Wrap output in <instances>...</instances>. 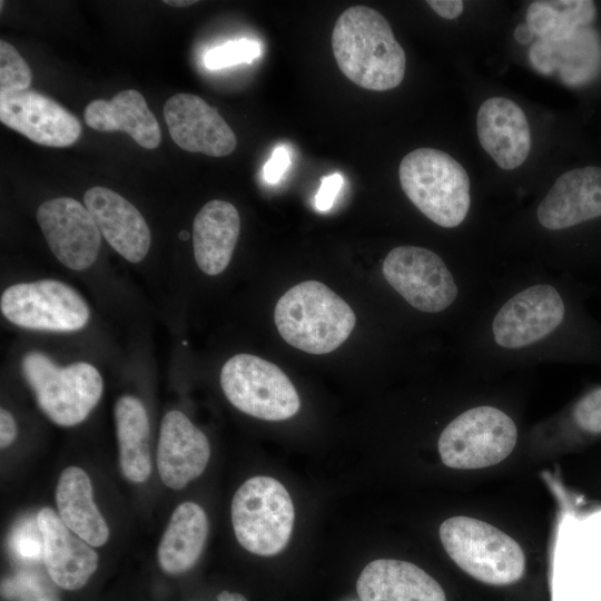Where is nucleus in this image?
<instances>
[{"label":"nucleus","mask_w":601,"mask_h":601,"mask_svg":"<svg viewBox=\"0 0 601 601\" xmlns=\"http://www.w3.org/2000/svg\"><path fill=\"white\" fill-rule=\"evenodd\" d=\"M58 515L62 522L91 546H102L109 528L93 502L92 485L87 472L78 466L65 469L56 489Z\"/></svg>","instance_id":"4be33fe9"},{"label":"nucleus","mask_w":601,"mask_h":601,"mask_svg":"<svg viewBox=\"0 0 601 601\" xmlns=\"http://www.w3.org/2000/svg\"><path fill=\"white\" fill-rule=\"evenodd\" d=\"M164 2L166 4H168V6L181 8V7L191 6V4L196 3L197 1H194V0H165Z\"/></svg>","instance_id":"e433bc0d"},{"label":"nucleus","mask_w":601,"mask_h":601,"mask_svg":"<svg viewBox=\"0 0 601 601\" xmlns=\"http://www.w3.org/2000/svg\"><path fill=\"white\" fill-rule=\"evenodd\" d=\"M595 293H601V286L595 285Z\"/></svg>","instance_id":"4c0bfd02"},{"label":"nucleus","mask_w":601,"mask_h":601,"mask_svg":"<svg viewBox=\"0 0 601 601\" xmlns=\"http://www.w3.org/2000/svg\"><path fill=\"white\" fill-rule=\"evenodd\" d=\"M21 368L39 408L60 426L81 423L101 397L102 377L89 363L61 367L43 353L29 352Z\"/></svg>","instance_id":"6e6552de"},{"label":"nucleus","mask_w":601,"mask_h":601,"mask_svg":"<svg viewBox=\"0 0 601 601\" xmlns=\"http://www.w3.org/2000/svg\"><path fill=\"white\" fill-rule=\"evenodd\" d=\"M17 436V424L12 414L6 410H0V446L8 447Z\"/></svg>","instance_id":"473e14b6"},{"label":"nucleus","mask_w":601,"mask_h":601,"mask_svg":"<svg viewBox=\"0 0 601 601\" xmlns=\"http://www.w3.org/2000/svg\"><path fill=\"white\" fill-rule=\"evenodd\" d=\"M519 427L514 417L499 405H471L442 428L437 451L444 465L477 470L505 460L515 449Z\"/></svg>","instance_id":"39448f33"},{"label":"nucleus","mask_w":601,"mask_h":601,"mask_svg":"<svg viewBox=\"0 0 601 601\" xmlns=\"http://www.w3.org/2000/svg\"><path fill=\"white\" fill-rule=\"evenodd\" d=\"M483 149L505 170L520 167L531 150V130L522 108L504 97L485 100L476 116Z\"/></svg>","instance_id":"a211bd4d"},{"label":"nucleus","mask_w":601,"mask_h":601,"mask_svg":"<svg viewBox=\"0 0 601 601\" xmlns=\"http://www.w3.org/2000/svg\"><path fill=\"white\" fill-rule=\"evenodd\" d=\"M2 315L12 324L40 331L73 332L89 319V307L81 295L56 279L19 283L1 295Z\"/></svg>","instance_id":"9d476101"},{"label":"nucleus","mask_w":601,"mask_h":601,"mask_svg":"<svg viewBox=\"0 0 601 601\" xmlns=\"http://www.w3.org/2000/svg\"><path fill=\"white\" fill-rule=\"evenodd\" d=\"M230 513L235 536L248 552L270 556L288 544L295 511L276 479L259 475L245 481L234 494Z\"/></svg>","instance_id":"0eeeda50"},{"label":"nucleus","mask_w":601,"mask_h":601,"mask_svg":"<svg viewBox=\"0 0 601 601\" xmlns=\"http://www.w3.org/2000/svg\"><path fill=\"white\" fill-rule=\"evenodd\" d=\"M83 117L87 126L93 130L124 131L146 149L160 145L159 124L137 90L120 91L110 100H92L87 105Z\"/></svg>","instance_id":"412c9836"},{"label":"nucleus","mask_w":601,"mask_h":601,"mask_svg":"<svg viewBox=\"0 0 601 601\" xmlns=\"http://www.w3.org/2000/svg\"><path fill=\"white\" fill-rule=\"evenodd\" d=\"M210 457L207 436L180 411L167 412L161 421L157 469L165 485L185 487L205 471Z\"/></svg>","instance_id":"dca6fc26"},{"label":"nucleus","mask_w":601,"mask_h":601,"mask_svg":"<svg viewBox=\"0 0 601 601\" xmlns=\"http://www.w3.org/2000/svg\"><path fill=\"white\" fill-rule=\"evenodd\" d=\"M83 200L108 244L128 262H141L151 235L140 211L118 193L101 186L89 188Z\"/></svg>","instance_id":"f3484780"},{"label":"nucleus","mask_w":601,"mask_h":601,"mask_svg":"<svg viewBox=\"0 0 601 601\" xmlns=\"http://www.w3.org/2000/svg\"><path fill=\"white\" fill-rule=\"evenodd\" d=\"M533 36L534 35L532 33L526 22L519 24L514 31L515 40L521 45L531 42L533 39Z\"/></svg>","instance_id":"72a5a7b5"},{"label":"nucleus","mask_w":601,"mask_h":601,"mask_svg":"<svg viewBox=\"0 0 601 601\" xmlns=\"http://www.w3.org/2000/svg\"><path fill=\"white\" fill-rule=\"evenodd\" d=\"M220 386L237 410L260 420L284 421L300 407L299 395L287 375L256 355L230 357L221 368Z\"/></svg>","instance_id":"1a4fd4ad"},{"label":"nucleus","mask_w":601,"mask_h":601,"mask_svg":"<svg viewBox=\"0 0 601 601\" xmlns=\"http://www.w3.org/2000/svg\"><path fill=\"white\" fill-rule=\"evenodd\" d=\"M171 139L184 150L210 157L234 151L236 136L218 110L193 93H176L164 106Z\"/></svg>","instance_id":"4468645a"},{"label":"nucleus","mask_w":601,"mask_h":601,"mask_svg":"<svg viewBox=\"0 0 601 601\" xmlns=\"http://www.w3.org/2000/svg\"><path fill=\"white\" fill-rule=\"evenodd\" d=\"M31 70L18 50L9 42L0 41V93L28 90Z\"/></svg>","instance_id":"bb28decb"},{"label":"nucleus","mask_w":601,"mask_h":601,"mask_svg":"<svg viewBox=\"0 0 601 601\" xmlns=\"http://www.w3.org/2000/svg\"><path fill=\"white\" fill-rule=\"evenodd\" d=\"M426 3L442 18L452 20L457 18L464 9L461 0H428Z\"/></svg>","instance_id":"2f4dec72"},{"label":"nucleus","mask_w":601,"mask_h":601,"mask_svg":"<svg viewBox=\"0 0 601 601\" xmlns=\"http://www.w3.org/2000/svg\"><path fill=\"white\" fill-rule=\"evenodd\" d=\"M208 518L195 502H184L173 512L157 550L161 570L181 574L198 561L208 535Z\"/></svg>","instance_id":"5701e85b"},{"label":"nucleus","mask_w":601,"mask_h":601,"mask_svg":"<svg viewBox=\"0 0 601 601\" xmlns=\"http://www.w3.org/2000/svg\"><path fill=\"white\" fill-rule=\"evenodd\" d=\"M332 50L342 73L355 85L373 91L397 87L406 69V56L378 11L353 6L337 18Z\"/></svg>","instance_id":"f03ea898"},{"label":"nucleus","mask_w":601,"mask_h":601,"mask_svg":"<svg viewBox=\"0 0 601 601\" xmlns=\"http://www.w3.org/2000/svg\"><path fill=\"white\" fill-rule=\"evenodd\" d=\"M356 591L361 601H446L441 584L417 565L395 559L370 562Z\"/></svg>","instance_id":"6ab92c4d"},{"label":"nucleus","mask_w":601,"mask_h":601,"mask_svg":"<svg viewBox=\"0 0 601 601\" xmlns=\"http://www.w3.org/2000/svg\"><path fill=\"white\" fill-rule=\"evenodd\" d=\"M568 423L585 435L601 434V385L583 393L571 406Z\"/></svg>","instance_id":"cd10ccee"},{"label":"nucleus","mask_w":601,"mask_h":601,"mask_svg":"<svg viewBox=\"0 0 601 601\" xmlns=\"http://www.w3.org/2000/svg\"><path fill=\"white\" fill-rule=\"evenodd\" d=\"M443 548L453 562L477 581L508 585L522 579L525 555L520 544L497 528L459 515L440 526Z\"/></svg>","instance_id":"423d86ee"},{"label":"nucleus","mask_w":601,"mask_h":601,"mask_svg":"<svg viewBox=\"0 0 601 601\" xmlns=\"http://www.w3.org/2000/svg\"><path fill=\"white\" fill-rule=\"evenodd\" d=\"M595 285L540 263L495 272L486 298L456 336L462 368L491 375L539 364L601 366V322L585 303Z\"/></svg>","instance_id":"f257e3e1"},{"label":"nucleus","mask_w":601,"mask_h":601,"mask_svg":"<svg viewBox=\"0 0 601 601\" xmlns=\"http://www.w3.org/2000/svg\"><path fill=\"white\" fill-rule=\"evenodd\" d=\"M344 178L338 173H333L321 178V186L315 197L316 208L321 211H327L334 205V201L343 187Z\"/></svg>","instance_id":"7c9ffc66"},{"label":"nucleus","mask_w":601,"mask_h":601,"mask_svg":"<svg viewBox=\"0 0 601 601\" xmlns=\"http://www.w3.org/2000/svg\"><path fill=\"white\" fill-rule=\"evenodd\" d=\"M290 166V150L284 145L277 146L263 167V178L267 184H277Z\"/></svg>","instance_id":"c756f323"},{"label":"nucleus","mask_w":601,"mask_h":601,"mask_svg":"<svg viewBox=\"0 0 601 601\" xmlns=\"http://www.w3.org/2000/svg\"><path fill=\"white\" fill-rule=\"evenodd\" d=\"M240 231L236 207L225 200L206 203L193 223L194 256L199 269L210 276L228 266Z\"/></svg>","instance_id":"aec40b11"},{"label":"nucleus","mask_w":601,"mask_h":601,"mask_svg":"<svg viewBox=\"0 0 601 601\" xmlns=\"http://www.w3.org/2000/svg\"><path fill=\"white\" fill-rule=\"evenodd\" d=\"M0 120L31 141L48 147H68L78 140L82 130L70 111L30 89L0 93Z\"/></svg>","instance_id":"ddd939ff"},{"label":"nucleus","mask_w":601,"mask_h":601,"mask_svg":"<svg viewBox=\"0 0 601 601\" xmlns=\"http://www.w3.org/2000/svg\"><path fill=\"white\" fill-rule=\"evenodd\" d=\"M589 30L582 29L574 36L556 41H536L530 49V61L539 72L549 75L559 71L560 78L566 83H575L587 79L589 71L587 67V45L594 39L590 37Z\"/></svg>","instance_id":"a878e982"},{"label":"nucleus","mask_w":601,"mask_h":601,"mask_svg":"<svg viewBox=\"0 0 601 601\" xmlns=\"http://www.w3.org/2000/svg\"><path fill=\"white\" fill-rule=\"evenodd\" d=\"M114 415L120 470L128 481L142 483L151 473L147 411L139 398L124 395L117 400Z\"/></svg>","instance_id":"b1692460"},{"label":"nucleus","mask_w":601,"mask_h":601,"mask_svg":"<svg viewBox=\"0 0 601 601\" xmlns=\"http://www.w3.org/2000/svg\"><path fill=\"white\" fill-rule=\"evenodd\" d=\"M401 187L415 208L444 229L462 227L471 213V183L463 166L449 154L417 148L401 160Z\"/></svg>","instance_id":"20e7f679"},{"label":"nucleus","mask_w":601,"mask_h":601,"mask_svg":"<svg viewBox=\"0 0 601 601\" xmlns=\"http://www.w3.org/2000/svg\"><path fill=\"white\" fill-rule=\"evenodd\" d=\"M37 221L58 260L72 270L91 266L99 253L101 234L80 201L59 197L42 203Z\"/></svg>","instance_id":"f8f14e48"},{"label":"nucleus","mask_w":601,"mask_h":601,"mask_svg":"<svg viewBox=\"0 0 601 601\" xmlns=\"http://www.w3.org/2000/svg\"><path fill=\"white\" fill-rule=\"evenodd\" d=\"M217 601H247V600L244 595L239 593L224 590L217 595Z\"/></svg>","instance_id":"c9c22d12"},{"label":"nucleus","mask_w":601,"mask_h":601,"mask_svg":"<svg viewBox=\"0 0 601 601\" xmlns=\"http://www.w3.org/2000/svg\"><path fill=\"white\" fill-rule=\"evenodd\" d=\"M42 541V561L51 581L65 590L82 588L98 568V554L73 533L50 508L37 514Z\"/></svg>","instance_id":"2eb2a0df"},{"label":"nucleus","mask_w":601,"mask_h":601,"mask_svg":"<svg viewBox=\"0 0 601 601\" xmlns=\"http://www.w3.org/2000/svg\"><path fill=\"white\" fill-rule=\"evenodd\" d=\"M595 16L591 0H539L529 6L525 19L539 40L556 42L585 29Z\"/></svg>","instance_id":"393cba45"},{"label":"nucleus","mask_w":601,"mask_h":601,"mask_svg":"<svg viewBox=\"0 0 601 601\" xmlns=\"http://www.w3.org/2000/svg\"><path fill=\"white\" fill-rule=\"evenodd\" d=\"M274 321L289 345L309 354H327L348 338L356 317L351 306L326 285L306 280L278 299Z\"/></svg>","instance_id":"7ed1b4c3"},{"label":"nucleus","mask_w":601,"mask_h":601,"mask_svg":"<svg viewBox=\"0 0 601 601\" xmlns=\"http://www.w3.org/2000/svg\"><path fill=\"white\" fill-rule=\"evenodd\" d=\"M534 220L541 231L561 236L601 220V167L585 166L556 178L538 203Z\"/></svg>","instance_id":"9b49d317"},{"label":"nucleus","mask_w":601,"mask_h":601,"mask_svg":"<svg viewBox=\"0 0 601 601\" xmlns=\"http://www.w3.org/2000/svg\"><path fill=\"white\" fill-rule=\"evenodd\" d=\"M28 594L23 595L22 601H57L53 595L48 594L47 592H40L37 589L29 590L27 589Z\"/></svg>","instance_id":"f704fd0d"},{"label":"nucleus","mask_w":601,"mask_h":601,"mask_svg":"<svg viewBox=\"0 0 601 601\" xmlns=\"http://www.w3.org/2000/svg\"><path fill=\"white\" fill-rule=\"evenodd\" d=\"M262 55V46L252 39H239L225 42L208 50L204 62L208 69L217 70L239 63H249Z\"/></svg>","instance_id":"c85d7f7f"}]
</instances>
